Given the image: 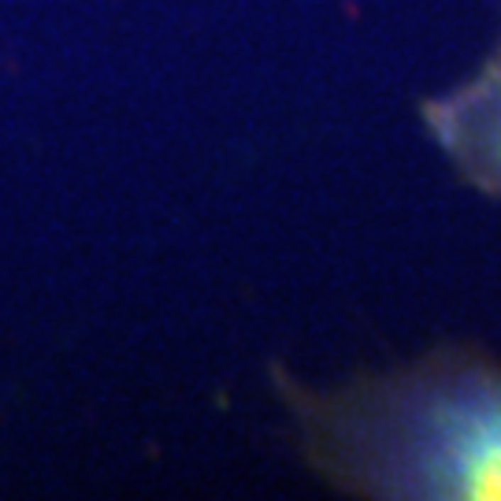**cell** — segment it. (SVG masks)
<instances>
[{
    "instance_id": "6da1fadb",
    "label": "cell",
    "mask_w": 501,
    "mask_h": 501,
    "mask_svg": "<svg viewBox=\"0 0 501 501\" xmlns=\"http://www.w3.org/2000/svg\"><path fill=\"white\" fill-rule=\"evenodd\" d=\"M309 457L368 497H501V364L439 349L297 401Z\"/></svg>"
},
{
    "instance_id": "7a4b0ae2",
    "label": "cell",
    "mask_w": 501,
    "mask_h": 501,
    "mask_svg": "<svg viewBox=\"0 0 501 501\" xmlns=\"http://www.w3.org/2000/svg\"><path fill=\"white\" fill-rule=\"evenodd\" d=\"M424 126L468 182L501 197V38L472 78L424 104Z\"/></svg>"
}]
</instances>
